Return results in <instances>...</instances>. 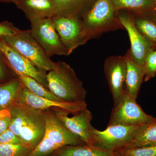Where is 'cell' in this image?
<instances>
[{
	"instance_id": "f1b7e54d",
	"label": "cell",
	"mask_w": 156,
	"mask_h": 156,
	"mask_svg": "<svg viewBox=\"0 0 156 156\" xmlns=\"http://www.w3.org/2000/svg\"><path fill=\"white\" fill-rule=\"evenodd\" d=\"M21 140L9 129L0 134V144H21Z\"/></svg>"
},
{
	"instance_id": "9a60e30c",
	"label": "cell",
	"mask_w": 156,
	"mask_h": 156,
	"mask_svg": "<svg viewBox=\"0 0 156 156\" xmlns=\"http://www.w3.org/2000/svg\"><path fill=\"white\" fill-rule=\"evenodd\" d=\"M14 4L23 12L31 23L52 18L56 13L53 0H17Z\"/></svg>"
},
{
	"instance_id": "8fae6325",
	"label": "cell",
	"mask_w": 156,
	"mask_h": 156,
	"mask_svg": "<svg viewBox=\"0 0 156 156\" xmlns=\"http://www.w3.org/2000/svg\"><path fill=\"white\" fill-rule=\"evenodd\" d=\"M27 108L26 115L20 129L18 137L23 144L34 150L44 135L45 111Z\"/></svg>"
},
{
	"instance_id": "4316f807",
	"label": "cell",
	"mask_w": 156,
	"mask_h": 156,
	"mask_svg": "<svg viewBox=\"0 0 156 156\" xmlns=\"http://www.w3.org/2000/svg\"><path fill=\"white\" fill-rule=\"evenodd\" d=\"M13 74H15L9 67L5 56L0 51V83L17 77H13Z\"/></svg>"
},
{
	"instance_id": "5b68a950",
	"label": "cell",
	"mask_w": 156,
	"mask_h": 156,
	"mask_svg": "<svg viewBox=\"0 0 156 156\" xmlns=\"http://www.w3.org/2000/svg\"><path fill=\"white\" fill-rule=\"evenodd\" d=\"M113 125L104 131L92 129L93 145L105 150L115 151L126 147L133 139L140 126Z\"/></svg>"
},
{
	"instance_id": "1f68e13d",
	"label": "cell",
	"mask_w": 156,
	"mask_h": 156,
	"mask_svg": "<svg viewBox=\"0 0 156 156\" xmlns=\"http://www.w3.org/2000/svg\"><path fill=\"white\" fill-rule=\"evenodd\" d=\"M154 1V2L155 4L156 5V0H153Z\"/></svg>"
},
{
	"instance_id": "3957f363",
	"label": "cell",
	"mask_w": 156,
	"mask_h": 156,
	"mask_svg": "<svg viewBox=\"0 0 156 156\" xmlns=\"http://www.w3.org/2000/svg\"><path fill=\"white\" fill-rule=\"evenodd\" d=\"M44 111L46 127L44 137L27 156H49L66 146L85 144L65 126L54 110Z\"/></svg>"
},
{
	"instance_id": "603a6c76",
	"label": "cell",
	"mask_w": 156,
	"mask_h": 156,
	"mask_svg": "<svg viewBox=\"0 0 156 156\" xmlns=\"http://www.w3.org/2000/svg\"><path fill=\"white\" fill-rule=\"evenodd\" d=\"M16 76L19 78L23 87L27 88L29 91L37 96L54 101L64 102L33 78L22 75L18 74Z\"/></svg>"
},
{
	"instance_id": "4fadbf2b",
	"label": "cell",
	"mask_w": 156,
	"mask_h": 156,
	"mask_svg": "<svg viewBox=\"0 0 156 156\" xmlns=\"http://www.w3.org/2000/svg\"><path fill=\"white\" fill-rule=\"evenodd\" d=\"M117 14L124 29L128 32L131 43L129 50L131 56L134 61L143 66L147 54L155 48L136 29L129 11L120 10L117 11Z\"/></svg>"
},
{
	"instance_id": "4dcf8cb0",
	"label": "cell",
	"mask_w": 156,
	"mask_h": 156,
	"mask_svg": "<svg viewBox=\"0 0 156 156\" xmlns=\"http://www.w3.org/2000/svg\"><path fill=\"white\" fill-rule=\"evenodd\" d=\"M17 0H0V2L6 3H15Z\"/></svg>"
},
{
	"instance_id": "e0dca14e",
	"label": "cell",
	"mask_w": 156,
	"mask_h": 156,
	"mask_svg": "<svg viewBox=\"0 0 156 156\" xmlns=\"http://www.w3.org/2000/svg\"><path fill=\"white\" fill-rule=\"evenodd\" d=\"M125 55L127 61L125 89L130 95L136 99L141 84L144 81V68L134 61L129 50Z\"/></svg>"
},
{
	"instance_id": "7a4b0ae2",
	"label": "cell",
	"mask_w": 156,
	"mask_h": 156,
	"mask_svg": "<svg viewBox=\"0 0 156 156\" xmlns=\"http://www.w3.org/2000/svg\"><path fill=\"white\" fill-rule=\"evenodd\" d=\"M47 80L49 90L64 102H86L87 92L83 82L72 68L65 62H56L54 69L47 74Z\"/></svg>"
},
{
	"instance_id": "83f0119b",
	"label": "cell",
	"mask_w": 156,
	"mask_h": 156,
	"mask_svg": "<svg viewBox=\"0 0 156 156\" xmlns=\"http://www.w3.org/2000/svg\"><path fill=\"white\" fill-rule=\"evenodd\" d=\"M22 31L9 21H4L0 22V37L14 35L21 32Z\"/></svg>"
},
{
	"instance_id": "9c48e42d",
	"label": "cell",
	"mask_w": 156,
	"mask_h": 156,
	"mask_svg": "<svg viewBox=\"0 0 156 156\" xmlns=\"http://www.w3.org/2000/svg\"><path fill=\"white\" fill-rule=\"evenodd\" d=\"M62 42L70 53L87 43L80 18L55 14L51 18Z\"/></svg>"
},
{
	"instance_id": "44dd1931",
	"label": "cell",
	"mask_w": 156,
	"mask_h": 156,
	"mask_svg": "<svg viewBox=\"0 0 156 156\" xmlns=\"http://www.w3.org/2000/svg\"><path fill=\"white\" fill-rule=\"evenodd\" d=\"M23 86L17 76L0 83V111L10 108L14 104Z\"/></svg>"
},
{
	"instance_id": "277c9868",
	"label": "cell",
	"mask_w": 156,
	"mask_h": 156,
	"mask_svg": "<svg viewBox=\"0 0 156 156\" xmlns=\"http://www.w3.org/2000/svg\"><path fill=\"white\" fill-rule=\"evenodd\" d=\"M7 44L17 50L38 69L47 73L54 69L56 62L46 54L41 45L32 36L30 30L3 37Z\"/></svg>"
},
{
	"instance_id": "8992f818",
	"label": "cell",
	"mask_w": 156,
	"mask_h": 156,
	"mask_svg": "<svg viewBox=\"0 0 156 156\" xmlns=\"http://www.w3.org/2000/svg\"><path fill=\"white\" fill-rule=\"evenodd\" d=\"M136 100L125 89L119 102L112 109L108 126H135L154 120L155 118L146 113Z\"/></svg>"
},
{
	"instance_id": "d4e9b609",
	"label": "cell",
	"mask_w": 156,
	"mask_h": 156,
	"mask_svg": "<svg viewBox=\"0 0 156 156\" xmlns=\"http://www.w3.org/2000/svg\"><path fill=\"white\" fill-rule=\"evenodd\" d=\"M117 156H156V145L134 148H123L116 151Z\"/></svg>"
},
{
	"instance_id": "484cf974",
	"label": "cell",
	"mask_w": 156,
	"mask_h": 156,
	"mask_svg": "<svg viewBox=\"0 0 156 156\" xmlns=\"http://www.w3.org/2000/svg\"><path fill=\"white\" fill-rule=\"evenodd\" d=\"M145 82L154 77L156 75V49L150 50L147 54L144 64Z\"/></svg>"
},
{
	"instance_id": "5bb4252c",
	"label": "cell",
	"mask_w": 156,
	"mask_h": 156,
	"mask_svg": "<svg viewBox=\"0 0 156 156\" xmlns=\"http://www.w3.org/2000/svg\"><path fill=\"white\" fill-rule=\"evenodd\" d=\"M55 111L65 126L73 134L80 138L85 144L93 145L91 125L92 115L87 108L74 115L72 117L68 116V113L56 109Z\"/></svg>"
},
{
	"instance_id": "ba28073f",
	"label": "cell",
	"mask_w": 156,
	"mask_h": 156,
	"mask_svg": "<svg viewBox=\"0 0 156 156\" xmlns=\"http://www.w3.org/2000/svg\"><path fill=\"white\" fill-rule=\"evenodd\" d=\"M0 51L5 56L7 64L14 73L33 78L49 90L47 73L38 69L17 50L7 44L0 37Z\"/></svg>"
},
{
	"instance_id": "ffe728a7",
	"label": "cell",
	"mask_w": 156,
	"mask_h": 156,
	"mask_svg": "<svg viewBox=\"0 0 156 156\" xmlns=\"http://www.w3.org/2000/svg\"><path fill=\"white\" fill-rule=\"evenodd\" d=\"M96 0H53L56 14L80 18Z\"/></svg>"
},
{
	"instance_id": "30bf717a",
	"label": "cell",
	"mask_w": 156,
	"mask_h": 156,
	"mask_svg": "<svg viewBox=\"0 0 156 156\" xmlns=\"http://www.w3.org/2000/svg\"><path fill=\"white\" fill-rule=\"evenodd\" d=\"M127 61L126 55L108 57L104 64V73L113 100L114 107L121 100L125 89Z\"/></svg>"
},
{
	"instance_id": "7c38bea8",
	"label": "cell",
	"mask_w": 156,
	"mask_h": 156,
	"mask_svg": "<svg viewBox=\"0 0 156 156\" xmlns=\"http://www.w3.org/2000/svg\"><path fill=\"white\" fill-rule=\"evenodd\" d=\"M14 104L39 110L59 109L73 115L87 108L86 102L71 103L54 101L37 96L23 86L20 91Z\"/></svg>"
},
{
	"instance_id": "2e32d148",
	"label": "cell",
	"mask_w": 156,
	"mask_h": 156,
	"mask_svg": "<svg viewBox=\"0 0 156 156\" xmlns=\"http://www.w3.org/2000/svg\"><path fill=\"white\" fill-rule=\"evenodd\" d=\"M128 11L136 29L156 49V9Z\"/></svg>"
},
{
	"instance_id": "52a82bcc",
	"label": "cell",
	"mask_w": 156,
	"mask_h": 156,
	"mask_svg": "<svg viewBox=\"0 0 156 156\" xmlns=\"http://www.w3.org/2000/svg\"><path fill=\"white\" fill-rule=\"evenodd\" d=\"M30 30L32 36L49 57L54 55H70L56 32L51 18H45L31 23Z\"/></svg>"
},
{
	"instance_id": "ac0fdd59",
	"label": "cell",
	"mask_w": 156,
	"mask_h": 156,
	"mask_svg": "<svg viewBox=\"0 0 156 156\" xmlns=\"http://www.w3.org/2000/svg\"><path fill=\"white\" fill-rule=\"evenodd\" d=\"M156 145V118L141 125L133 139L125 148H134Z\"/></svg>"
},
{
	"instance_id": "f546056e",
	"label": "cell",
	"mask_w": 156,
	"mask_h": 156,
	"mask_svg": "<svg viewBox=\"0 0 156 156\" xmlns=\"http://www.w3.org/2000/svg\"><path fill=\"white\" fill-rule=\"evenodd\" d=\"M11 119L10 108L0 111V134L9 129Z\"/></svg>"
},
{
	"instance_id": "7402d4cb",
	"label": "cell",
	"mask_w": 156,
	"mask_h": 156,
	"mask_svg": "<svg viewBox=\"0 0 156 156\" xmlns=\"http://www.w3.org/2000/svg\"><path fill=\"white\" fill-rule=\"evenodd\" d=\"M116 11H145L156 9L153 0H110Z\"/></svg>"
},
{
	"instance_id": "6da1fadb",
	"label": "cell",
	"mask_w": 156,
	"mask_h": 156,
	"mask_svg": "<svg viewBox=\"0 0 156 156\" xmlns=\"http://www.w3.org/2000/svg\"><path fill=\"white\" fill-rule=\"evenodd\" d=\"M80 19L87 42L105 33L124 29L110 0H96Z\"/></svg>"
},
{
	"instance_id": "d6986e66",
	"label": "cell",
	"mask_w": 156,
	"mask_h": 156,
	"mask_svg": "<svg viewBox=\"0 0 156 156\" xmlns=\"http://www.w3.org/2000/svg\"><path fill=\"white\" fill-rule=\"evenodd\" d=\"M50 156H117L114 151L87 144L68 145L59 149Z\"/></svg>"
},
{
	"instance_id": "cb8c5ba5",
	"label": "cell",
	"mask_w": 156,
	"mask_h": 156,
	"mask_svg": "<svg viewBox=\"0 0 156 156\" xmlns=\"http://www.w3.org/2000/svg\"><path fill=\"white\" fill-rule=\"evenodd\" d=\"M32 150L23 144H0V156H27Z\"/></svg>"
}]
</instances>
